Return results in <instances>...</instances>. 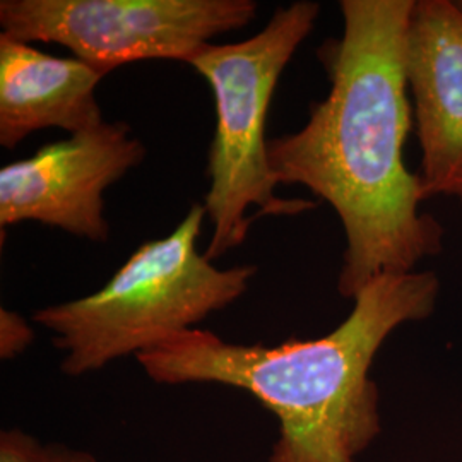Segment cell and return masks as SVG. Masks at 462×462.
Wrapping results in <instances>:
<instances>
[{
	"mask_svg": "<svg viewBox=\"0 0 462 462\" xmlns=\"http://www.w3.org/2000/svg\"><path fill=\"white\" fill-rule=\"evenodd\" d=\"M457 2V5H459V9L462 11V0H456Z\"/></svg>",
	"mask_w": 462,
	"mask_h": 462,
	"instance_id": "obj_11",
	"label": "cell"
},
{
	"mask_svg": "<svg viewBox=\"0 0 462 462\" xmlns=\"http://www.w3.org/2000/svg\"><path fill=\"white\" fill-rule=\"evenodd\" d=\"M320 5L298 0L280 7L263 32L252 38L208 45L189 64L209 83L216 129L209 149V190L204 208L213 236L204 255L215 261L247 236L255 206L264 216H298L314 209L305 199H281L269 166L265 122L281 74L303 40L312 33Z\"/></svg>",
	"mask_w": 462,
	"mask_h": 462,
	"instance_id": "obj_4",
	"label": "cell"
},
{
	"mask_svg": "<svg viewBox=\"0 0 462 462\" xmlns=\"http://www.w3.org/2000/svg\"><path fill=\"white\" fill-rule=\"evenodd\" d=\"M206 208L194 204L171 235L143 244L93 295L40 309L33 322L51 330L69 377L135 358L190 329L242 297L255 265L217 269L198 244Z\"/></svg>",
	"mask_w": 462,
	"mask_h": 462,
	"instance_id": "obj_3",
	"label": "cell"
},
{
	"mask_svg": "<svg viewBox=\"0 0 462 462\" xmlns=\"http://www.w3.org/2000/svg\"><path fill=\"white\" fill-rule=\"evenodd\" d=\"M0 462H98L84 448L59 442H43L21 429L0 431Z\"/></svg>",
	"mask_w": 462,
	"mask_h": 462,
	"instance_id": "obj_9",
	"label": "cell"
},
{
	"mask_svg": "<svg viewBox=\"0 0 462 462\" xmlns=\"http://www.w3.org/2000/svg\"><path fill=\"white\" fill-rule=\"evenodd\" d=\"M414 0H341L343 36L320 47L328 98L298 133L267 143L278 182L307 187L339 216L346 250L337 278L356 297L382 274L418 271L444 247L442 225L421 211L420 173L404 163L413 124L404 42Z\"/></svg>",
	"mask_w": 462,
	"mask_h": 462,
	"instance_id": "obj_1",
	"label": "cell"
},
{
	"mask_svg": "<svg viewBox=\"0 0 462 462\" xmlns=\"http://www.w3.org/2000/svg\"><path fill=\"white\" fill-rule=\"evenodd\" d=\"M105 76L76 57H53L0 34V144L14 149L49 127L70 135L98 127L105 120L95 89Z\"/></svg>",
	"mask_w": 462,
	"mask_h": 462,
	"instance_id": "obj_8",
	"label": "cell"
},
{
	"mask_svg": "<svg viewBox=\"0 0 462 462\" xmlns=\"http://www.w3.org/2000/svg\"><path fill=\"white\" fill-rule=\"evenodd\" d=\"M257 14L252 0H2V33L64 45L103 74L139 60L187 62Z\"/></svg>",
	"mask_w": 462,
	"mask_h": 462,
	"instance_id": "obj_5",
	"label": "cell"
},
{
	"mask_svg": "<svg viewBox=\"0 0 462 462\" xmlns=\"http://www.w3.org/2000/svg\"><path fill=\"white\" fill-rule=\"evenodd\" d=\"M146 156L124 122L72 134L0 170V225L38 221L106 242L105 190Z\"/></svg>",
	"mask_w": 462,
	"mask_h": 462,
	"instance_id": "obj_6",
	"label": "cell"
},
{
	"mask_svg": "<svg viewBox=\"0 0 462 462\" xmlns=\"http://www.w3.org/2000/svg\"><path fill=\"white\" fill-rule=\"evenodd\" d=\"M34 330L21 315L2 309L0 310V358L13 360L24 353L33 343Z\"/></svg>",
	"mask_w": 462,
	"mask_h": 462,
	"instance_id": "obj_10",
	"label": "cell"
},
{
	"mask_svg": "<svg viewBox=\"0 0 462 462\" xmlns=\"http://www.w3.org/2000/svg\"><path fill=\"white\" fill-rule=\"evenodd\" d=\"M404 72L425 196L462 204V11L456 0H414Z\"/></svg>",
	"mask_w": 462,
	"mask_h": 462,
	"instance_id": "obj_7",
	"label": "cell"
},
{
	"mask_svg": "<svg viewBox=\"0 0 462 462\" xmlns=\"http://www.w3.org/2000/svg\"><path fill=\"white\" fill-rule=\"evenodd\" d=\"M439 291L431 271L382 274L322 337L247 346L198 328L135 360L156 383H219L255 397L280 425L267 462H355L382 433L372 364L397 328L435 312Z\"/></svg>",
	"mask_w": 462,
	"mask_h": 462,
	"instance_id": "obj_2",
	"label": "cell"
}]
</instances>
